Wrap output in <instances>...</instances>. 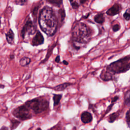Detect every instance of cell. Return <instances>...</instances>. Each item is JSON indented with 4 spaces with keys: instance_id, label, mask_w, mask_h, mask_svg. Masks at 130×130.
<instances>
[{
    "instance_id": "cell-22",
    "label": "cell",
    "mask_w": 130,
    "mask_h": 130,
    "mask_svg": "<svg viewBox=\"0 0 130 130\" xmlns=\"http://www.w3.org/2000/svg\"><path fill=\"white\" fill-rule=\"evenodd\" d=\"M71 3V5L72 7V8L74 9H77L79 8V5L78 4V3L77 2H76V1H74L73 0H69Z\"/></svg>"
},
{
    "instance_id": "cell-12",
    "label": "cell",
    "mask_w": 130,
    "mask_h": 130,
    "mask_svg": "<svg viewBox=\"0 0 130 130\" xmlns=\"http://www.w3.org/2000/svg\"><path fill=\"white\" fill-rule=\"evenodd\" d=\"M71 85H72V83H69V82H66L54 87L53 89L55 91H63L65 89H66L68 87L70 86Z\"/></svg>"
},
{
    "instance_id": "cell-2",
    "label": "cell",
    "mask_w": 130,
    "mask_h": 130,
    "mask_svg": "<svg viewBox=\"0 0 130 130\" xmlns=\"http://www.w3.org/2000/svg\"><path fill=\"white\" fill-rule=\"evenodd\" d=\"M91 31L87 26L83 23H77L72 30V44L83 47L89 42Z\"/></svg>"
},
{
    "instance_id": "cell-24",
    "label": "cell",
    "mask_w": 130,
    "mask_h": 130,
    "mask_svg": "<svg viewBox=\"0 0 130 130\" xmlns=\"http://www.w3.org/2000/svg\"><path fill=\"white\" fill-rule=\"evenodd\" d=\"M27 2V0H15L14 3L16 5L23 6Z\"/></svg>"
},
{
    "instance_id": "cell-3",
    "label": "cell",
    "mask_w": 130,
    "mask_h": 130,
    "mask_svg": "<svg viewBox=\"0 0 130 130\" xmlns=\"http://www.w3.org/2000/svg\"><path fill=\"white\" fill-rule=\"evenodd\" d=\"M130 67L129 55L124 57L122 58L113 62L109 64L106 68L114 75L125 73L128 71Z\"/></svg>"
},
{
    "instance_id": "cell-19",
    "label": "cell",
    "mask_w": 130,
    "mask_h": 130,
    "mask_svg": "<svg viewBox=\"0 0 130 130\" xmlns=\"http://www.w3.org/2000/svg\"><path fill=\"white\" fill-rule=\"evenodd\" d=\"M129 94H130V92H129V90L128 89L125 92V93L124 94V103L127 106H129V102H130Z\"/></svg>"
},
{
    "instance_id": "cell-18",
    "label": "cell",
    "mask_w": 130,
    "mask_h": 130,
    "mask_svg": "<svg viewBox=\"0 0 130 130\" xmlns=\"http://www.w3.org/2000/svg\"><path fill=\"white\" fill-rule=\"evenodd\" d=\"M20 123V121L15 119H12L11 120V129H13L17 127V126Z\"/></svg>"
},
{
    "instance_id": "cell-29",
    "label": "cell",
    "mask_w": 130,
    "mask_h": 130,
    "mask_svg": "<svg viewBox=\"0 0 130 130\" xmlns=\"http://www.w3.org/2000/svg\"><path fill=\"white\" fill-rule=\"evenodd\" d=\"M118 99H119V96H114V98H113L112 99L111 103H114V102H115Z\"/></svg>"
},
{
    "instance_id": "cell-28",
    "label": "cell",
    "mask_w": 130,
    "mask_h": 130,
    "mask_svg": "<svg viewBox=\"0 0 130 130\" xmlns=\"http://www.w3.org/2000/svg\"><path fill=\"white\" fill-rule=\"evenodd\" d=\"M113 103H112L111 104V105L107 108V110H106V112L105 113V115L107 113H108V112L111 110V109H112V107H113Z\"/></svg>"
},
{
    "instance_id": "cell-34",
    "label": "cell",
    "mask_w": 130,
    "mask_h": 130,
    "mask_svg": "<svg viewBox=\"0 0 130 130\" xmlns=\"http://www.w3.org/2000/svg\"><path fill=\"white\" fill-rule=\"evenodd\" d=\"M8 129V128L7 127H6L5 126H3L1 128V129Z\"/></svg>"
},
{
    "instance_id": "cell-13",
    "label": "cell",
    "mask_w": 130,
    "mask_h": 130,
    "mask_svg": "<svg viewBox=\"0 0 130 130\" xmlns=\"http://www.w3.org/2000/svg\"><path fill=\"white\" fill-rule=\"evenodd\" d=\"M94 20L95 22L99 24H103L105 21V18L103 13H100L96 15L94 17Z\"/></svg>"
},
{
    "instance_id": "cell-9",
    "label": "cell",
    "mask_w": 130,
    "mask_h": 130,
    "mask_svg": "<svg viewBox=\"0 0 130 130\" xmlns=\"http://www.w3.org/2000/svg\"><path fill=\"white\" fill-rule=\"evenodd\" d=\"M121 9L122 8L120 5L118 4H115L107 10L106 14L109 16H114L119 14L120 12Z\"/></svg>"
},
{
    "instance_id": "cell-20",
    "label": "cell",
    "mask_w": 130,
    "mask_h": 130,
    "mask_svg": "<svg viewBox=\"0 0 130 130\" xmlns=\"http://www.w3.org/2000/svg\"><path fill=\"white\" fill-rule=\"evenodd\" d=\"M63 0H47L50 4L57 7H59L62 3Z\"/></svg>"
},
{
    "instance_id": "cell-36",
    "label": "cell",
    "mask_w": 130,
    "mask_h": 130,
    "mask_svg": "<svg viewBox=\"0 0 130 130\" xmlns=\"http://www.w3.org/2000/svg\"><path fill=\"white\" fill-rule=\"evenodd\" d=\"M89 15H90V13H88V14H87V16H84V17L85 18H87V17H88V16Z\"/></svg>"
},
{
    "instance_id": "cell-16",
    "label": "cell",
    "mask_w": 130,
    "mask_h": 130,
    "mask_svg": "<svg viewBox=\"0 0 130 130\" xmlns=\"http://www.w3.org/2000/svg\"><path fill=\"white\" fill-rule=\"evenodd\" d=\"M31 62L30 59L28 57H22L19 61L20 64L22 67H25L28 65Z\"/></svg>"
},
{
    "instance_id": "cell-32",
    "label": "cell",
    "mask_w": 130,
    "mask_h": 130,
    "mask_svg": "<svg viewBox=\"0 0 130 130\" xmlns=\"http://www.w3.org/2000/svg\"><path fill=\"white\" fill-rule=\"evenodd\" d=\"M62 62H63V64H64L65 65H68V64H69V62H68V61H67L66 60H63Z\"/></svg>"
},
{
    "instance_id": "cell-1",
    "label": "cell",
    "mask_w": 130,
    "mask_h": 130,
    "mask_svg": "<svg viewBox=\"0 0 130 130\" xmlns=\"http://www.w3.org/2000/svg\"><path fill=\"white\" fill-rule=\"evenodd\" d=\"M39 23L42 30L49 36L54 35L57 30V21L52 8L45 7L40 12Z\"/></svg>"
},
{
    "instance_id": "cell-30",
    "label": "cell",
    "mask_w": 130,
    "mask_h": 130,
    "mask_svg": "<svg viewBox=\"0 0 130 130\" xmlns=\"http://www.w3.org/2000/svg\"><path fill=\"white\" fill-rule=\"evenodd\" d=\"M55 61L56 62H59V61H60V57H59V55H58L56 57V58L55 59Z\"/></svg>"
},
{
    "instance_id": "cell-27",
    "label": "cell",
    "mask_w": 130,
    "mask_h": 130,
    "mask_svg": "<svg viewBox=\"0 0 130 130\" xmlns=\"http://www.w3.org/2000/svg\"><path fill=\"white\" fill-rule=\"evenodd\" d=\"M39 6H36V7H35L34 9H33V10H32V15H33V16L34 17H36V15H37V12H38V9H39Z\"/></svg>"
},
{
    "instance_id": "cell-23",
    "label": "cell",
    "mask_w": 130,
    "mask_h": 130,
    "mask_svg": "<svg viewBox=\"0 0 130 130\" xmlns=\"http://www.w3.org/2000/svg\"><path fill=\"white\" fill-rule=\"evenodd\" d=\"M125 119H126V122L127 123V126L129 127V125H130V113H129V110H128L127 111V112L126 113Z\"/></svg>"
},
{
    "instance_id": "cell-8",
    "label": "cell",
    "mask_w": 130,
    "mask_h": 130,
    "mask_svg": "<svg viewBox=\"0 0 130 130\" xmlns=\"http://www.w3.org/2000/svg\"><path fill=\"white\" fill-rule=\"evenodd\" d=\"M100 76V78L103 80L105 81H108L113 80L115 77V75L105 69L102 71Z\"/></svg>"
},
{
    "instance_id": "cell-5",
    "label": "cell",
    "mask_w": 130,
    "mask_h": 130,
    "mask_svg": "<svg viewBox=\"0 0 130 130\" xmlns=\"http://www.w3.org/2000/svg\"><path fill=\"white\" fill-rule=\"evenodd\" d=\"M12 113L15 117L21 120H26L32 117L30 109L25 104L14 109Z\"/></svg>"
},
{
    "instance_id": "cell-17",
    "label": "cell",
    "mask_w": 130,
    "mask_h": 130,
    "mask_svg": "<svg viewBox=\"0 0 130 130\" xmlns=\"http://www.w3.org/2000/svg\"><path fill=\"white\" fill-rule=\"evenodd\" d=\"M119 115V114L118 112H114V113L111 114L109 115V118L108 119L109 122H110V123L113 122L114 121H115L118 118Z\"/></svg>"
},
{
    "instance_id": "cell-15",
    "label": "cell",
    "mask_w": 130,
    "mask_h": 130,
    "mask_svg": "<svg viewBox=\"0 0 130 130\" xmlns=\"http://www.w3.org/2000/svg\"><path fill=\"white\" fill-rule=\"evenodd\" d=\"M56 44H57V42H56L55 43L53 44L50 47V48H49V49H48V50L47 55H46V58H45L44 60H43L40 62V63H44L45 61H46L48 60V58H49L50 56L51 55V53H52V50H53V48L56 46Z\"/></svg>"
},
{
    "instance_id": "cell-7",
    "label": "cell",
    "mask_w": 130,
    "mask_h": 130,
    "mask_svg": "<svg viewBox=\"0 0 130 130\" xmlns=\"http://www.w3.org/2000/svg\"><path fill=\"white\" fill-rule=\"evenodd\" d=\"M44 42V38L42 34L40 32L39 30H38L36 32V35L33 38L31 45L33 46H37L40 45H42Z\"/></svg>"
},
{
    "instance_id": "cell-25",
    "label": "cell",
    "mask_w": 130,
    "mask_h": 130,
    "mask_svg": "<svg viewBox=\"0 0 130 130\" xmlns=\"http://www.w3.org/2000/svg\"><path fill=\"white\" fill-rule=\"evenodd\" d=\"M120 28V25L119 24H116L113 25L112 27V30L114 32H116L118 31Z\"/></svg>"
},
{
    "instance_id": "cell-10",
    "label": "cell",
    "mask_w": 130,
    "mask_h": 130,
    "mask_svg": "<svg viewBox=\"0 0 130 130\" xmlns=\"http://www.w3.org/2000/svg\"><path fill=\"white\" fill-rule=\"evenodd\" d=\"M81 120L84 123H88L92 120V116L89 112L84 111L81 115Z\"/></svg>"
},
{
    "instance_id": "cell-26",
    "label": "cell",
    "mask_w": 130,
    "mask_h": 130,
    "mask_svg": "<svg viewBox=\"0 0 130 130\" xmlns=\"http://www.w3.org/2000/svg\"><path fill=\"white\" fill-rule=\"evenodd\" d=\"M123 17L126 20L128 21L130 18V14L127 11H126L124 14H123Z\"/></svg>"
},
{
    "instance_id": "cell-6",
    "label": "cell",
    "mask_w": 130,
    "mask_h": 130,
    "mask_svg": "<svg viewBox=\"0 0 130 130\" xmlns=\"http://www.w3.org/2000/svg\"><path fill=\"white\" fill-rule=\"evenodd\" d=\"M36 31V29L34 26L32 21L29 17H28L25 23L23 26L21 30V36L23 39L26 37V36H29L34 35Z\"/></svg>"
},
{
    "instance_id": "cell-37",
    "label": "cell",
    "mask_w": 130,
    "mask_h": 130,
    "mask_svg": "<svg viewBox=\"0 0 130 130\" xmlns=\"http://www.w3.org/2000/svg\"><path fill=\"white\" fill-rule=\"evenodd\" d=\"M37 129H41V128H38Z\"/></svg>"
},
{
    "instance_id": "cell-35",
    "label": "cell",
    "mask_w": 130,
    "mask_h": 130,
    "mask_svg": "<svg viewBox=\"0 0 130 130\" xmlns=\"http://www.w3.org/2000/svg\"><path fill=\"white\" fill-rule=\"evenodd\" d=\"M5 87V85L0 84V88H4Z\"/></svg>"
},
{
    "instance_id": "cell-31",
    "label": "cell",
    "mask_w": 130,
    "mask_h": 130,
    "mask_svg": "<svg viewBox=\"0 0 130 130\" xmlns=\"http://www.w3.org/2000/svg\"><path fill=\"white\" fill-rule=\"evenodd\" d=\"M87 1H88V0H80V3L82 4H83L85 3Z\"/></svg>"
},
{
    "instance_id": "cell-4",
    "label": "cell",
    "mask_w": 130,
    "mask_h": 130,
    "mask_svg": "<svg viewBox=\"0 0 130 130\" xmlns=\"http://www.w3.org/2000/svg\"><path fill=\"white\" fill-rule=\"evenodd\" d=\"M25 104L35 114H39L48 108L49 102L44 98H35L27 101Z\"/></svg>"
},
{
    "instance_id": "cell-38",
    "label": "cell",
    "mask_w": 130,
    "mask_h": 130,
    "mask_svg": "<svg viewBox=\"0 0 130 130\" xmlns=\"http://www.w3.org/2000/svg\"><path fill=\"white\" fill-rule=\"evenodd\" d=\"M1 20H0V26H1Z\"/></svg>"
},
{
    "instance_id": "cell-33",
    "label": "cell",
    "mask_w": 130,
    "mask_h": 130,
    "mask_svg": "<svg viewBox=\"0 0 130 130\" xmlns=\"http://www.w3.org/2000/svg\"><path fill=\"white\" fill-rule=\"evenodd\" d=\"M10 59H13L14 58V54H11L10 55Z\"/></svg>"
},
{
    "instance_id": "cell-14",
    "label": "cell",
    "mask_w": 130,
    "mask_h": 130,
    "mask_svg": "<svg viewBox=\"0 0 130 130\" xmlns=\"http://www.w3.org/2000/svg\"><path fill=\"white\" fill-rule=\"evenodd\" d=\"M62 94H53V100L54 102V104L53 106L54 107H55L56 106H57L59 102L61 100V99L62 98Z\"/></svg>"
},
{
    "instance_id": "cell-11",
    "label": "cell",
    "mask_w": 130,
    "mask_h": 130,
    "mask_svg": "<svg viewBox=\"0 0 130 130\" xmlns=\"http://www.w3.org/2000/svg\"><path fill=\"white\" fill-rule=\"evenodd\" d=\"M6 39L7 42L10 44L13 45L14 43V34L11 29H10L9 31L6 34Z\"/></svg>"
},
{
    "instance_id": "cell-21",
    "label": "cell",
    "mask_w": 130,
    "mask_h": 130,
    "mask_svg": "<svg viewBox=\"0 0 130 130\" xmlns=\"http://www.w3.org/2000/svg\"><path fill=\"white\" fill-rule=\"evenodd\" d=\"M58 13L60 17V21H63L65 17H66V13L64 9H60L58 11Z\"/></svg>"
}]
</instances>
